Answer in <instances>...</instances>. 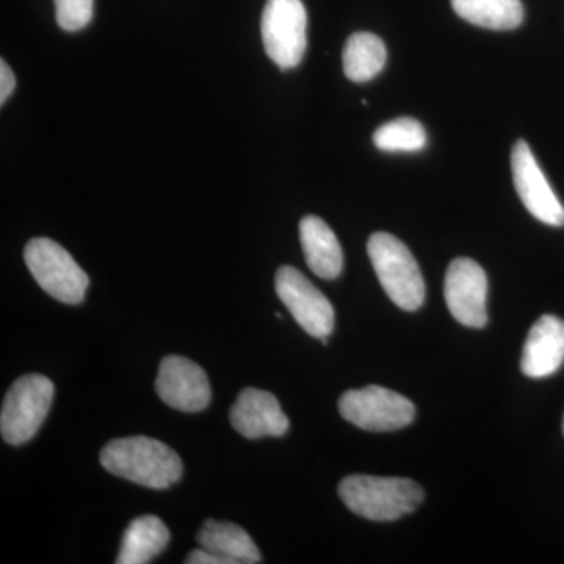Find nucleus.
Returning <instances> with one entry per match:
<instances>
[{
    "label": "nucleus",
    "instance_id": "obj_4",
    "mask_svg": "<svg viewBox=\"0 0 564 564\" xmlns=\"http://www.w3.org/2000/svg\"><path fill=\"white\" fill-rule=\"evenodd\" d=\"M54 393V383L44 375L18 378L7 392L0 411L3 441L10 445L29 443L50 413Z\"/></svg>",
    "mask_w": 564,
    "mask_h": 564
},
{
    "label": "nucleus",
    "instance_id": "obj_19",
    "mask_svg": "<svg viewBox=\"0 0 564 564\" xmlns=\"http://www.w3.org/2000/svg\"><path fill=\"white\" fill-rule=\"evenodd\" d=\"M373 143L384 152H419L426 147V133L414 118H397L377 129Z\"/></svg>",
    "mask_w": 564,
    "mask_h": 564
},
{
    "label": "nucleus",
    "instance_id": "obj_10",
    "mask_svg": "<svg viewBox=\"0 0 564 564\" xmlns=\"http://www.w3.org/2000/svg\"><path fill=\"white\" fill-rule=\"evenodd\" d=\"M155 392L163 403L184 413H199L212 400L209 378L203 367L176 355L162 359Z\"/></svg>",
    "mask_w": 564,
    "mask_h": 564
},
{
    "label": "nucleus",
    "instance_id": "obj_15",
    "mask_svg": "<svg viewBox=\"0 0 564 564\" xmlns=\"http://www.w3.org/2000/svg\"><path fill=\"white\" fill-rule=\"evenodd\" d=\"M199 547L221 558L223 564H256L262 562L261 552L250 534L232 522L207 519L198 534Z\"/></svg>",
    "mask_w": 564,
    "mask_h": 564
},
{
    "label": "nucleus",
    "instance_id": "obj_6",
    "mask_svg": "<svg viewBox=\"0 0 564 564\" xmlns=\"http://www.w3.org/2000/svg\"><path fill=\"white\" fill-rule=\"evenodd\" d=\"M339 413L366 432H393L414 421L415 408L402 393L372 384L344 392Z\"/></svg>",
    "mask_w": 564,
    "mask_h": 564
},
{
    "label": "nucleus",
    "instance_id": "obj_7",
    "mask_svg": "<svg viewBox=\"0 0 564 564\" xmlns=\"http://www.w3.org/2000/svg\"><path fill=\"white\" fill-rule=\"evenodd\" d=\"M307 13L302 0H267L261 21L267 55L281 69L303 61L307 47Z\"/></svg>",
    "mask_w": 564,
    "mask_h": 564
},
{
    "label": "nucleus",
    "instance_id": "obj_22",
    "mask_svg": "<svg viewBox=\"0 0 564 564\" xmlns=\"http://www.w3.org/2000/svg\"><path fill=\"white\" fill-rule=\"evenodd\" d=\"M187 564H223L221 558H218L217 555L210 554L206 549L199 547L192 551L188 554L187 560H185Z\"/></svg>",
    "mask_w": 564,
    "mask_h": 564
},
{
    "label": "nucleus",
    "instance_id": "obj_11",
    "mask_svg": "<svg viewBox=\"0 0 564 564\" xmlns=\"http://www.w3.org/2000/svg\"><path fill=\"white\" fill-rule=\"evenodd\" d=\"M511 170L519 198L536 220L555 228L564 226V207L541 172L525 140L516 141L511 152Z\"/></svg>",
    "mask_w": 564,
    "mask_h": 564
},
{
    "label": "nucleus",
    "instance_id": "obj_21",
    "mask_svg": "<svg viewBox=\"0 0 564 564\" xmlns=\"http://www.w3.org/2000/svg\"><path fill=\"white\" fill-rule=\"evenodd\" d=\"M17 87V77L6 61L0 62V102L6 104Z\"/></svg>",
    "mask_w": 564,
    "mask_h": 564
},
{
    "label": "nucleus",
    "instance_id": "obj_17",
    "mask_svg": "<svg viewBox=\"0 0 564 564\" xmlns=\"http://www.w3.org/2000/svg\"><path fill=\"white\" fill-rule=\"evenodd\" d=\"M464 21L489 31H513L524 21L521 0H452Z\"/></svg>",
    "mask_w": 564,
    "mask_h": 564
},
{
    "label": "nucleus",
    "instance_id": "obj_12",
    "mask_svg": "<svg viewBox=\"0 0 564 564\" xmlns=\"http://www.w3.org/2000/svg\"><path fill=\"white\" fill-rule=\"evenodd\" d=\"M229 421L237 433L247 440L284 436L289 430L288 415L272 392L247 388L237 397L229 411Z\"/></svg>",
    "mask_w": 564,
    "mask_h": 564
},
{
    "label": "nucleus",
    "instance_id": "obj_8",
    "mask_svg": "<svg viewBox=\"0 0 564 564\" xmlns=\"http://www.w3.org/2000/svg\"><path fill=\"white\" fill-rule=\"evenodd\" d=\"M274 289L304 332L322 340L332 336L333 304L300 270L281 267L274 276Z\"/></svg>",
    "mask_w": 564,
    "mask_h": 564
},
{
    "label": "nucleus",
    "instance_id": "obj_23",
    "mask_svg": "<svg viewBox=\"0 0 564 564\" xmlns=\"http://www.w3.org/2000/svg\"><path fill=\"white\" fill-rule=\"evenodd\" d=\"M563 433H564V417H563Z\"/></svg>",
    "mask_w": 564,
    "mask_h": 564
},
{
    "label": "nucleus",
    "instance_id": "obj_1",
    "mask_svg": "<svg viewBox=\"0 0 564 564\" xmlns=\"http://www.w3.org/2000/svg\"><path fill=\"white\" fill-rule=\"evenodd\" d=\"M107 473L147 486L166 489L182 477V459L170 445L148 436H129L110 441L99 455Z\"/></svg>",
    "mask_w": 564,
    "mask_h": 564
},
{
    "label": "nucleus",
    "instance_id": "obj_18",
    "mask_svg": "<svg viewBox=\"0 0 564 564\" xmlns=\"http://www.w3.org/2000/svg\"><path fill=\"white\" fill-rule=\"evenodd\" d=\"M388 51L380 36L369 32L352 33L344 47V73L352 82H369L383 70Z\"/></svg>",
    "mask_w": 564,
    "mask_h": 564
},
{
    "label": "nucleus",
    "instance_id": "obj_3",
    "mask_svg": "<svg viewBox=\"0 0 564 564\" xmlns=\"http://www.w3.org/2000/svg\"><path fill=\"white\" fill-rule=\"evenodd\" d=\"M381 288L403 311H417L425 302V282L413 252L388 232H375L367 243Z\"/></svg>",
    "mask_w": 564,
    "mask_h": 564
},
{
    "label": "nucleus",
    "instance_id": "obj_5",
    "mask_svg": "<svg viewBox=\"0 0 564 564\" xmlns=\"http://www.w3.org/2000/svg\"><path fill=\"white\" fill-rule=\"evenodd\" d=\"M24 261L40 288L52 299L65 304L84 302L90 280L62 245L36 237L25 245Z\"/></svg>",
    "mask_w": 564,
    "mask_h": 564
},
{
    "label": "nucleus",
    "instance_id": "obj_14",
    "mask_svg": "<svg viewBox=\"0 0 564 564\" xmlns=\"http://www.w3.org/2000/svg\"><path fill=\"white\" fill-rule=\"evenodd\" d=\"M300 242L307 267L322 280H336L344 269V252L333 229L322 218L307 215L300 221Z\"/></svg>",
    "mask_w": 564,
    "mask_h": 564
},
{
    "label": "nucleus",
    "instance_id": "obj_16",
    "mask_svg": "<svg viewBox=\"0 0 564 564\" xmlns=\"http://www.w3.org/2000/svg\"><path fill=\"white\" fill-rule=\"evenodd\" d=\"M169 527L155 516H140L133 519L122 534L117 564H147L161 555L170 543Z\"/></svg>",
    "mask_w": 564,
    "mask_h": 564
},
{
    "label": "nucleus",
    "instance_id": "obj_20",
    "mask_svg": "<svg viewBox=\"0 0 564 564\" xmlns=\"http://www.w3.org/2000/svg\"><path fill=\"white\" fill-rule=\"evenodd\" d=\"M54 2L55 18L63 31L77 32L90 24L95 0H54Z\"/></svg>",
    "mask_w": 564,
    "mask_h": 564
},
{
    "label": "nucleus",
    "instance_id": "obj_2",
    "mask_svg": "<svg viewBox=\"0 0 564 564\" xmlns=\"http://www.w3.org/2000/svg\"><path fill=\"white\" fill-rule=\"evenodd\" d=\"M337 491L348 510L375 522L397 521L423 502V489L410 478L350 475Z\"/></svg>",
    "mask_w": 564,
    "mask_h": 564
},
{
    "label": "nucleus",
    "instance_id": "obj_9",
    "mask_svg": "<svg viewBox=\"0 0 564 564\" xmlns=\"http://www.w3.org/2000/svg\"><path fill=\"white\" fill-rule=\"evenodd\" d=\"M444 296L456 322L467 328H484L488 322V278L477 262L469 258L452 261L445 273Z\"/></svg>",
    "mask_w": 564,
    "mask_h": 564
},
{
    "label": "nucleus",
    "instance_id": "obj_13",
    "mask_svg": "<svg viewBox=\"0 0 564 564\" xmlns=\"http://www.w3.org/2000/svg\"><path fill=\"white\" fill-rule=\"evenodd\" d=\"M564 362V322L555 315H543L530 329L522 350L521 369L525 377L545 378Z\"/></svg>",
    "mask_w": 564,
    "mask_h": 564
}]
</instances>
